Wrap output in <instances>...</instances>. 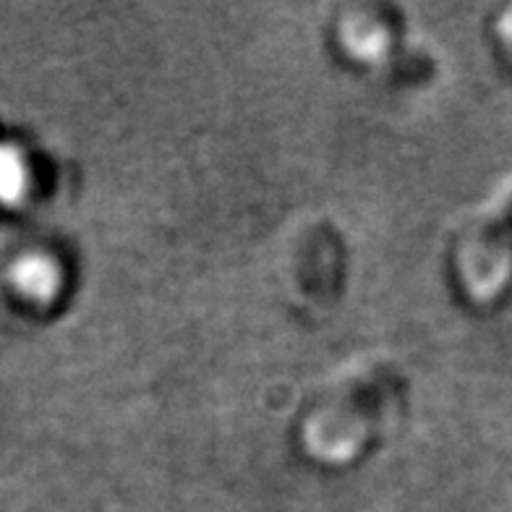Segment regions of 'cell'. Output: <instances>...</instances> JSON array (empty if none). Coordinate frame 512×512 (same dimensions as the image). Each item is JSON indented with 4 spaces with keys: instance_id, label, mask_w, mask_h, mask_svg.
Segmentation results:
<instances>
[{
    "instance_id": "cell-1",
    "label": "cell",
    "mask_w": 512,
    "mask_h": 512,
    "mask_svg": "<svg viewBox=\"0 0 512 512\" xmlns=\"http://www.w3.org/2000/svg\"><path fill=\"white\" fill-rule=\"evenodd\" d=\"M14 277L16 288L29 298H37V301H48L53 298L55 288H58V270L55 264L45 256H24L14 264Z\"/></svg>"
},
{
    "instance_id": "cell-2",
    "label": "cell",
    "mask_w": 512,
    "mask_h": 512,
    "mask_svg": "<svg viewBox=\"0 0 512 512\" xmlns=\"http://www.w3.org/2000/svg\"><path fill=\"white\" fill-rule=\"evenodd\" d=\"M24 183H27V173H24L21 157L14 149L0 147V202H16L24 194Z\"/></svg>"
}]
</instances>
